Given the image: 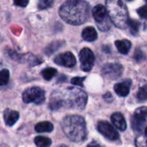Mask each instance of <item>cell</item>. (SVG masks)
Here are the masks:
<instances>
[{
    "instance_id": "obj_7",
    "label": "cell",
    "mask_w": 147,
    "mask_h": 147,
    "mask_svg": "<svg viewBox=\"0 0 147 147\" xmlns=\"http://www.w3.org/2000/svg\"><path fill=\"white\" fill-rule=\"evenodd\" d=\"M147 119V107H141L140 109H138L132 120V127L137 131V132H140L143 130L145 125H146V121Z\"/></svg>"
},
{
    "instance_id": "obj_14",
    "label": "cell",
    "mask_w": 147,
    "mask_h": 147,
    "mask_svg": "<svg viewBox=\"0 0 147 147\" xmlns=\"http://www.w3.org/2000/svg\"><path fill=\"white\" fill-rule=\"evenodd\" d=\"M3 119H4V122H5V124L7 126L12 127L18 121V119H19V113L17 111H15V110L6 109L3 112Z\"/></svg>"
},
{
    "instance_id": "obj_2",
    "label": "cell",
    "mask_w": 147,
    "mask_h": 147,
    "mask_svg": "<svg viewBox=\"0 0 147 147\" xmlns=\"http://www.w3.org/2000/svg\"><path fill=\"white\" fill-rule=\"evenodd\" d=\"M59 16L69 24H83L90 16V5L82 0L66 1L59 8Z\"/></svg>"
},
{
    "instance_id": "obj_18",
    "label": "cell",
    "mask_w": 147,
    "mask_h": 147,
    "mask_svg": "<svg viewBox=\"0 0 147 147\" xmlns=\"http://www.w3.org/2000/svg\"><path fill=\"white\" fill-rule=\"evenodd\" d=\"M34 129L37 133H50L53 130V125L49 121H42L36 124Z\"/></svg>"
},
{
    "instance_id": "obj_29",
    "label": "cell",
    "mask_w": 147,
    "mask_h": 147,
    "mask_svg": "<svg viewBox=\"0 0 147 147\" xmlns=\"http://www.w3.org/2000/svg\"><path fill=\"white\" fill-rule=\"evenodd\" d=\"M144 53L141 51V50H137L135 52V54H134V59L137 60V61H140L144 59Z\"/></svg>"
},
{
    "instance_id": "obj_6",
    "label": "cell",
    "mask_w": 147,
    "mask_h": 147,
    "mask_svg": "<svg viewBox=\"0 0 147 147\" xmlns=\"http://www.w3.org/2000/svg\"><path fill=\"white\" fill-rule=\"evenodd\" d=\"M22 100L25 103L41 104L45 101V91L40 87H30L23 92Z\"/></svg>"
},
{
    "instance_id": "obj_5",
    "label": "cell",
    "mask_w": 147,
    "mask_h": 147,
    "mask_svg": "<svg viewBox=\"0 0 147 147\" xmlns=\"http://www.w3.org/2000/svg\"><path fill=\"white\" fill-rule=\"evenodd\" d=\"M92 14L100 30L107 31L110 28L112 22L109 16L107 9L103 5H96L92 9Z\"/></svg>"
},
{
    "instance_id": "obj_12",
    "label": "cell",
    "mask_w": 147,
    "mask_h": 147,
    "mask_svg": "<svg viewBox=\"0 0 147 147\" xmlns=\"http://www.w3.org/2000/svg\"><path fill=\"white\" fill-rule=\"evenodd\" d=\"M54 62L59 65L65 67H73L76 65V58L71 53L66 52L56 56L54 58Z\"/></svg>"
},
{
    "instance_id": "obj_24",
    "label": "cell",
    "mask_w": 147,
    "mask_h": 147,
    "mask_svg": "<svg viewBox=\"0 0 147 147\" xmlns=\"http://www.w3.org/2000/svg\"><path fill=\"white\" fill-rule=\"evenodd\" d=\"M130 28V31L133 34L138 33L139 28H140V22L137 20H129L128 22V25Z\"/></svg>"
},
{
    "instance_id": "obj_25",
    "label": "cell",
    "mask_w": 147,
    "mask_h": 147,
    "mask_svg": "<svg viewBox=\"0 0 147 147\" xmlns=\"http://www.w3.org/2000/svg\"><path fill=\"white\" fill-rule=\"evenodd\" d=\"M136 147H147L146 136H139L135 140Z\"/></svg>"
},
{
    "instance_id": "obj_33",
    "label": "cell",
    "mask_w": 147,
    "mask_h": 147,
    "mask_svg": "<svg viewBox=\"0 0 147 147\" xmlns=\"http://www.w3.org/2000/svg\"><path fill=\"white\" fill-rule=\"evenodd\" d=\"M1 64H2V63H1V59H0V65H1Z\"/></svg>"
},
{
    "instance_id": "obj_32",
    "label": "cell",
    "mask_w": 147,
    "mask_h": 147,
    "mask_svg": "<svg viewBox=\"0 0 147 147\" xmlns=\"http://www.w3.org/2000/svg\"><path fill=\"white\" fill-rule=\"evenodd\" d=\"M146 136L147 137V127H146Z\"/></svg>"
},
{
    "instance_id": "obj_28",
    "label": "cell",
    "mask_w": 147,
    "mask_h": 147,
    "mask_svg": "<svg viewBox=\"0 0 147 147\" xmlns=\"http://www.w3.org/2000/svg\"><path fill=\"white\" fill-rule=\"evenodd\" d=\"M85 78L83 77V78H80V77H76V78H71V84H75V85H78V86H83V83L84 81Z\"/></svg>"
},
{
    "instance_id": "obj_15",
    "label": "cell",
    "mask_w": 147,
    "mask_h": 147,
    "mask_svg": "<svg viewBox=\"0 0 147 147\" xmlns=\"http://www.w3.org/2000/svg\"><path fill=\"white\" fill-rule=\"evenodd\" d=\"M111 121L115 127L121 131H125L127 129V122L124 116L121 113H115L111 116Z\"/></svg>"
},
{
    "instance_id": "obj_20",
    "label": "cell",
    "mask_w": 147,
    "mask_h": 147,
    "mask_svg": "<svg viewBox=\"0 0 147 147\" xmlns=\"http://www.w3.org/2000/svg\"><path fill=\"white\" fill-rule=\"evenodd\" d=\"M64 43L62 42V41H53V42H52L51 44H49L47 47V48H46V50H45V53H46V54H47V55H51L52 53H53L55 51H57L62 45H63Z\"/></svg>"
},
{
    "instance_id": "obj_17",
    "label": "cell",
    "mask_w": 147,
    "mask_h": 147,
    "mask_svg": "<svg viewBox=\"0 0 147 147\" xmlns=\"http://www.w3.org/2000/svg\"><path fill=\"white\" fill-rule=\"evenodd\" d=\"M115 46L121 53L127 54V53H128L132 44L128 40H116Z\"/></svg>"
},
{
    "instance_id": "obj_26",
    "label": "cell",
    "mask_w": 147,
    "mask_h": 147,
    "mask_svg": "<svg viewBox=\"0 0 147 147\" xmlns=\"http://www.w3.org/2000/svg\"><path fill=\"white\" fill-rule=\"evenodd\" d=\"M53 3V2L52 0H41L38 2V8L40 9H45L51 7Z\"/></svg>"
},
{
    "instance_id": "obj_13",
    "label": "cell",
    "mask_w": 147,
    "mask_h": 147,
    "mask_svg": "<svg viewBox=\"0 0 147 147\" xmlns=\"http://www.w3.org/2000/svg\"><path fill=\"white\" fill-rule=\"evenodd\" d=\"M131 87V80H125L115 85V91L120 96H127L129 94Z\"/></svg>"
},
{
    "instance_id": "obj_1",
    "label": "cell",
    "mask_w": 147,
    "mask_h": 147,
    "mask_svg": "<svg viewBox=\"0 0 147 147\" xmlns=\"http://www.w3.org/2000/svg\"><path fill=\"white\" fill-rule=\"evenodd\" d=\"M87 102V95L83 90L76 88H67L53 92L49 107L52 110H59L62 108L83 110Z\"/></svg>"
},
{
    "instance_id": "obj_8",
    "label": "cell",
    "mask_w": 147,
    "mask_h": 147,
    "mask_svg": "<svg viewBox=\"0 0 147 147\" xmlns=\"http://www.w3.org/2000/svg\"><path fill=\"white\" fill-rule=\"evenodd\" d=\"M79 59L81 62V69L84 71H90L94 65L95 55L90 48L84 47L79 53Z\"/></svg>"
},
{
    "instance_id": "obj_16",
    "label": "cell",
    "mask_w": 147,
    "mask_h": 147,
    "mask_svg": "<svg viewBox=\"0 0 147 147\" xmlns=\"http://www.w3.org/2000/svg\"><path fill=\"white\" fill-rule=\"evenodd\" d=\"M82 36L86 41H94L97 39V33L93 27H87L83 30Z\"/></svg>"
},
{
    "instance_id": "obj_4",
    "label": "cell",
    "mask_w": 147,
    "mask_h": 147,
    "mask_svg": "<svg viewBox=\"0 0 147 147\" xmlns=\"http://www.w3.org/2000/svg\"><path fill=\"white\" fill-rule=\"evenodd\" d=\"M106 9L111 22L119 28H125L128 25L129 17L127 8L121 0H109Z\"/></svg>"
},
{
    "instance_id": "obj_3",
    "label": "cell",
    "mask_w": 147,
    "mask_h": 147,
    "mask_svg": "<svg viewBox=\"0 0 147 147\" xmlns=\"http://www.w3.org/2000/svg\"><path fill=\"white\" fill-rule=\"evenodd\" d=\"M61 127L67 138L73 142H82L86 138V123L80 115L66 116L62 121Z\"/></svg>"
},
{
    "instance_id": "obj_23",
    "label": "cell",
    "mask_w": 147,
    "mask_h": 147,
    "mask_svg": "<svg viewBox=\"0 0 147 147\" xmlns=\"http://www.w3.org/2000/svg\"><path fill=\"white\" fill-rule=\"evenodd\" d=\"M137 99L140 102H144L147 100V84L143 85L140 88L137 93Z\"/></svg>"
},
{
    "instance_id": "obj_19",
    "label": "cell",
    "mask_w": 147,
    "mask_h": 147,
    "mask_svg": "<svg viewBox=\"0 0 147 147\" xmlns=\"http://www.w3.org/2000/svg\"><path fill=\"white\" fill-rule=\"evenodd\" d=\"M34 143L39 147H48L51 146L52 140L49 138L43 137V136H37L34 139Z\"/></svg>"
},
{
    "instance_id": "obj_27",
    "label": "cell",
    "mask_w": 147,
    "mask_h": 147,
    "mask_svg": "<svg viewBox=\"0 0 147 147\" xmlns=\"http://www.w3.org/2000/svg\"><path fill=\"white\" fill-rule=\"evenodd\" d=\"M139 16L141 17V18H145L146 19L147 18V5H144L142 7H140V9H138L137 10Z\"/></svg>"
},
{
    "instance_id": "obj_30",
    "label": "cell",
    "mask_w": 147,
    "mask_h": 147,
    "mask_svg": "<svg viewBox=\"0 0 147 147\" xmlns=\"http://www.w3.org/2000/svg\"><path fill=\"white\" fill-rule=\"evenodd\" d=\"M14 3L16 4V5H18V6H20V7H26L27 6V4L28 3V1H26V0H19V1H15L14 2Z\"/></svg>"
},
{
    "instance_id": "obj_34",
    "label": "cell",
    "mask_w": 147,
    "mask_h": 147,
    "mask_svg": "<svg viewBox=\"0 0 147 147\" xmlns=\"http://www.w3.org/2000/svg\"><path fill=\"white\" fill-rule=\"evenodd\" d=\"M59 147H65V146H59Z\"/></svg>"
},
{
    "instance_id": "obj_21",
    "label": "cell",
    "mask_w": 147,
    "mask_h": 147,
    "mask_svg": "<svg viewBox=\"0 0 147 147\" xmlns=\"http://www.w3.org/2000/svg\"><path fill=\"white\" fill-rule=\"evenodd\" d=\"M57 74V70L52 67H48V68H45L42 71H41V75L44 78V79L49 81L51 80L55 75Z\"/></svg>"
},
{
    "instance_id": "obj_10",
    "label": "cell",
    "mask_w": 147,
    "mask_h": 147,
    "mask_svg": "<svg viewBox=\"0 0 147 147\" xmlns=\"http://www.w3.org/2000/svg\"><path fill=\"white\" fill-rule=\"evenodd\" d=\"M97 129L101 134H102L105 138H107L109 140L114 141V140H117L119 139L118 132L108 121H99V123L97 125Z\"/></svg>"
},
{
    "instance_id": "obj_9",
    "label": "cell",
    "mask_w": 147,
    "mask_h": 147,
    "mask_svg": "<svg viewBox=\"0 0 147 147\" xmlns=\"http://www.w3.org/2000/svg\"><path fill=\"white\" fill-rule=\"evenodd\" d=\"M123 71V67L121 64L118 63H109L106 64L102 70V75L111 80L117 79L121 77Z\"/></svg>"
},
{
    "instance_id": "obj_11",
    "label": "cell",
    "mask_w": 147,
    "mask_h": 147,
    "mask_svg": "<svg viewBox=\"0 0 147 147\" xmlns=\"http://www.w3.org/2000/svg\"><path fill=\"white\" fill-rule=\"evenodd\" d=\"M9 56L11 59H13L16 61H19L21 63H28L32 66L39 65L41 63L40 59H39L37 57H35L34 55L30 54V53H28V54H18L14 51H9Z\"/></svg>"
},
{
    "instance_id": "obj_31",
    "label": "cell",
    "mask_w": 147,
    "mask_h": 147,
    "mask_svg": "<svg viewBox=\"0 0 147 147\" xmlns=\"http://www.w3.org/2000/svg\"><path fill=\"white\" fill-rule=\"evenodd\" d=\"M87 147H101V146H100V145H99L97 142H96V141H92L91 143H90V144L88 145V146Z\"/></svg>"
},
{
    "instance_id": "obj_22",
    "label": "cell",
    "mask_w": 147,
    "mask_h": 147,
    "mask_svg": "<svg viewBox=\"0 0 147 147\" xmlns=\"http://www.w3.org/2000/svg\"><path fill=\"white\" fill-rule=\"evenodd\" d=\"M9 80V72L7 69L0 71V86L6 85Z\"/></svg>"
}]
</instances>
